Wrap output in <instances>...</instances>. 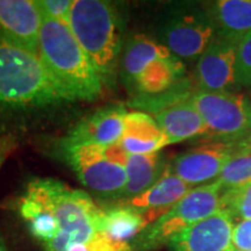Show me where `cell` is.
Returning <instances> with one entry per match:
<instances>
[{"label":"cell","instance_id":"6da1fadb","mask_svg":"<svg viewBox=\"0 0 251 251\" xmlns=\"http://www.w3.org/2000/svg\"><path fill=\"white\" fill-rule=\"evenodd\" d=\"M70 100L39 55L19 48L0 34V103L35 107Z\"/></svg>","mask_w":251,"mask_h":251},{"label":"cell","instance_id":"7a4b0ae2","mask_svg":"<svg viewBox=\"0 0 251 251\" xmlns=\"http://www.w3.org/2000/svg\"><path fill=\"white\" fill-rule=\"evenodd\" d=\"M27 190L45 203L57 222L58 233L45 244L47 251H65L72 244H87L102 233V209L87 193L47 178L30 181Z\"/></svg>","mask_w":251,"mask_h":251},{"label":"cell","instance_id":"3957f363","mask_svg":"<svg viewBox=\"0 0 251 251\" xmlns=\"http://www.w3.org/2000/svg\"><path fill=\"white\" fill-rule=\"evenodd\" d=\"M39 56L72 100H93L101 94V78L68 24L43 19Z\"/></svg>","mask_w":251,"mask_h":251},{"label":"cell","instance_id":"277c9868","mask_svg":"<svg viewBox=\"0 0 251 251\" xmlns=\"http://www.w3.org/2000/svg\"><path fill=\"white\" fill-rule=\"evenodd\" d=\"M68 25L103 85H107L115 75L122 45L114 8L100 0H75Z\"/></svg>","mask_w":251,"mask_h":251},{"label":"cell","instance_id":"5b68a950","mask_svg":"<svg viewBox=\"0 0 251 251\" xmlns=\"http://www.w3.org/2000/svg\"><path fill=\"white\" fill-rule=\"evenodd\" d=\"M122 71L128 85L146 97L159 96L179 85L185 65L164 45L135 35L128 43Z\"/></svg>","mask_w":251,"mask_h":251},{"label":"cell","instance_id":"8992f818","mask_svg":"<svg viewBox=\"0 0 251 251\" xmlns=\"http://www.w3.org/2000/svg\"><path fill=\"white\" fill-rule=\"evenodd\" d=\"M222 186L214 180L194 187L153 221L131 242L130 247L139 251H151L168 243L185 229L208 218L222 208Z\"/></svg>","mask_w":251,"mask_h":251},{"label":"cell","instance_id":"52a82bcc","mask_svg":"<svg viewBox=\"0 0 251 251\" xmlns=\"http://www.w3.org/2000/svg\"><path fill=\"white\" fill-rule=\"evenodd\" d=\"M192 101L216 142H240L251 137V102L242 94L194 91Z\"/></svg>","mask_w":251,"mask_h":251},{"label":"cell","instance_id":"ba28073f","mask_svg":"<svg viewBox=\"0 0 251 251\" xmlns=\"http://www.w3.org/2000/svg\"><path fill=\"white\" fill-rule=\"evenodd\" d=\"M218 36L215 24L206 9L194 5L176 6L161 28L162 45L175 56L197 59Z\"/></svg>","mask_w":251,"mask_h":251},{"label":"cell","instance_id":"9c48e42d","mask_svg":"<svg viewBox=\"0 0 251 251\" xmlns=\"http://www.w3.org/2000/svg\"><path fill=\"white\" fill-rule=\"evenodd\" d=\"M192 93L177 85L159 96L147 97L140 108L151 112L170 144L197 136H207L208 128L192 101Z\"/></svg>","mask_w":251,"mask_h":251},{"label":"cell","instance_id":"30bf717a","mask_svg":"<svg viewBox=\"0 0 251 251\" xmlns=\"http://www.w3.org/2000/svg\"><path fill=\"white\" fill-rule=\"evenodd\" d=\"M250 149L249 139L233 143H207L180 153L169 166L181 180L198 187L218 179L222 169L233 157Z\"/></svg>","mask_w":251,"mask_h":251},{"label":"cell","instance_id":"8fae6325","mask_svg":"<svg viewBox=\"0 0 251 251\" xmlns=\"http://www.w3.org/2000/svg\"><path fill=\"white\" fill-rule=\"evenodd\" d=\"M63 152L81 184L89 190L118 198L125 188L126 168L105 158L100 146L71 147L63 149Z\"/></svg>","mask_w":251,"mask_h":251},{"label":"cell","instance_id":"7c38bea8","mask_svg":"<svg viewBox=\"0 0 251 251\" xmlns=\"http://www.w3.org/2000/svg\"><path fill=\"white\" fill-rule=\"evenodd\" d=\"M43 17L33 0H0V34L19 48L39 55Z\"/></svg>","mask_w":251,"mask_h":251},{"label":"cell","instance_id":"4fadbf2b","mask_svg":"<svg viewBox=\"0 0 251 251\" xmlns=\"http://www.w3.org/2000/svg\"><path fill=\"white\" fill-rule=\"evenodd\" d=\"M238 43L216 36L198 58L196 79L200 91L227 92L236 85V55Z\"/></svg>","mask_w":251,"mask_h":251},{"label":"cell","instance_id":"5bb4252c","mask_svg":"<svg viewBox=\"0 0 251 251\" xmlns=\"http://www.w3.org/2000/svg\"><path fill=\"white\" fill-rule=\"evenodd\" d=\"M234 219L227 209L185 229L168 243L169 251H231Z\"/></svg>","mask_w":251,"mask_h":251},{"label":"cell","instance_id":"9a60e30c","mask_svg":"<svg viewBox=\"0 0 251 251\" xmlns=\"http://www.w3.org/2000/svg\"><path fill=\"white\" fill-rule=\"evenodd\" d=\"M127 111L122 106L98 109L83 119L63 140V149L79 146H111L120 142Z\"/></svg>","mask_w":251,"mask_h":251},{"label":"cell","instance_id":"2e32d148","mask_svg":"<svg viewBox=\"0 0 251 251\" xmlns=\"http://www.w3.org/2000/svg\"><path fill=\"white\" fill-rule=\"evenodd\" d=\"M192 188L194 187L181 180L168 165L161 177L146 192L128 201L119 202L142 214L146 219L147 225L149 226L161 218L180 199H183Z\"/></svg>","mask_w":251,"mask_h":251},{"label":"cell","instance_id":"e0dca14e","mask_svg":"<svg viewBox=\"0 0 251 251\" xmlns=\"http://www.w3.org/2000/svg\"><path fill=\"white\" fill-rule=\"evenodd\" d=\"M120 144L129 155H149L170 146V141L155 118L139 111L126 115Z\"/></svg>","mask_w":251,"mask_h":251},{"label":"cell","instance_id":"ac0fdd59","mask_svg":"<svg viewBox=\"0 0 251 251\" xmlns=\"http://www.w3.org/2000/svg\"><path fill=\"white\" fill-rule=\"evenodd\" d=\"M218 35L240 43L251 33V0H219L207 6Z\"/></svg>","mask_w":251,"mask_h":251},{"label":"cell","instance_id":"d6986e66","mask_svg":"<svg viewBox=\"0 0 251 251\" xmlns=\"http://www.w3.org/2000/svg\"><path fill=\"white\" fill-rule=\"evenodd\" d=\"M166 166L158 152L149 155H129L126 172L127 183L117 199L128 201L133 198L146 192L165 171Z\"/></svg>","mask_w":251,"mask_h":251},{"label":"cell","instance_id":"ffe728a7","mask_svg":"<svg viewBox=\"0 0 251 251\" xmlns=\"http://www.w3.org/2000/svg\"><path fill=\"white\" fill-rule=\"evenodd\" d=\"M147 227L144 216L124 203L102 209L101 231L114 242L130 244Z\"/></svg>","mask_w":251,"mask_h":251},{"label":"cell","instance_id":"44dd1931","mask_svg":"<svg viewBox=\"0 0 251 251\" xmlns=\"http://www.w3.org/2000/svg\"><path fill=\"white\" fill-rule=\"evenodd\" d=\"M222 190L251 183V150L238 153L229 161L216 179Z\"/></svg>","mask_w":251,"mask_h":251},{"label":"cell","instance_id":"7402d4cb","mask_svg":"<svg viewBox=\"0 0 251 251\" xmlns=\"http://www.w3.org/2000/svg\"><path fill=\"white\" fill-rule=\"evenodd\" d=\"M221 203L234 220L251 219V183L222 190Z\"/></svg>","mask_w":251,"mask_h":251},{"label":"cell","instance_id":"603a6c76","mask_svg":"<svg viewBox=\"0 0 251 251\" xmlns=\"http://www.w3.org/2000/svg\"><path fill=\"white\" fill-rule=\"evenodd\" d=\"M236 83L251 86V33L238 43L236 55Z\"/></svg>","mask_w":251,"mask_h":251},{"label":"cell","instance_id":"cb8c5ba5","mask_svg":"<svg viewBox=\"0 0 251 251\" xmlns=\"http://www.w3.org/2000/svg\"><path fill=\"white\" fill-rule=\"evenodd\" d=\"M75 0H37L36 4L43 19L68 24Z\"/></svg>","mask_w":251,"mask_h":251},{"label":"cell","instance_id":"d4e9b609","mask_svg":"<svg viewBox=\"0 0 251 251\" xmlns=\"http://www.w3.org/2000/svg\"><path fill=\"white\" fill-rule=\"evenodd\" d=\"M233 247L242 251H251V219L242 220L234 226Z\"/></svg>","mask_w":251,"mask_h":251},{"label":"cell","instance_id":"484cf974","mask_svg":"<svg viewBox=\"0 0 251 251\" xmlns=\"http://www.w3.org/2000/svg\"><path fill=\"white\" fill-rule=\"evenodd\" d=\"M100 151L103 155L105 158L115 164H119L121 166L127 165L128 158H129V153L122 148V146L119 143L111 144V146H100Z\"/></svg>","mask_w":251,"mask_h":251},{"label":"cell","instance_id":"4316f807","mask_svg":"<svg viewBox=\"0 0 251 251\" xmlns=\"http://www.w3.org/2000/svg\"><path fill=\"white\" fill-rule=\"evenodd\" d=\"M0 251H8L7 248H6L4 241H2L1 236H0Z\"/></svg>","mask_w":251,"mask_h":251},{"label":"cell","instance_id":"83f0119b","mask_svg":"<svg viewBox=\"0 0 251 251\" xmlns=\"http://www.w3.org/2000/svg\"><path fill=\"white\" fill-rule=\"evenodd\" d=\"M4 161H5V153L1 151V150H0V168H1V165H2V163H4Z\"/></svg>","mask_w":251,"mask_h":251},{"label":"cell","instance_id":"f1b7e54d","mask_svg":"<svg viewBox=\"0 0 251 251\" xmlns=\"http://www.w3.org/2000/svg\"><path fill=\"white\" fill-rule=\"evenodd\" d=\"M231 251H242V250H238V249H235V248H233V249H231Z\"/></svg>","mask_w":251,"mask_h":251}]
</instances>
